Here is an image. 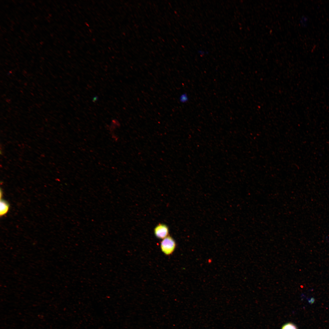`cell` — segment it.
Masks as SVG:
<instances>
[{
  "instance_id": "1",
  "label": "cell",
  "mask_w": 329,
  "mask_h": 329,
  "mask_svg": "<svg viewBox=\"0 0 329 329\" xmlns=\"http://www.w3.org/2000/svg\"><path fill=\"white\" fill-rule=\"evenodd\" d=\"M161 251L166 255L171 254L174 251L176 244L174 239L171 236H168L163 239L161 243Z\"/></svg>"
},
{
  "instance_id": "2",
  "label": "cell",
  "mask_w": 329,
  "mask_h": 329,
  "mask_svg": "<svg viewBox=\"0 0 329 329\" xmlns=\"http://www.w3.org/2000/svg\"><path fill=\"white\" fill-rule=\"evenodd\" d=\"M169 232L168 226L164 224H159L154 229V233L155 236L160 239H163L168 236Z\"/></svg>"
},
{
  "instance_id": "3",
  "label": "cell",
  "mask_w": 329,
  "mask_h": 329,
  "mask_svg": "<svg viewBox=\"0 0 329 329\" xmlns=\"http://www.w3.org/2000/svg\"><path fill=\"white\" fill-rule=\"evenodd\" d=\"M9 208V205L8 203L5 200L1 199L0 200V215L3 216L6 214Z\"/></svg>"
},
{
  "instance_id": "4",
  "label": "cell",
  "mask_w": 329,
  "mask_h": 329,
  "mask_svg": "<svg viewBox=\"0 0 329 329\" xmlns=\"http://www.w3.org/2000/svg\"><path fill=\"white\" fill-rule=\"evenodd\" d=\"M281 329H297L296 326L293 324L289 323L283 326Z\"/></svg>"
},
{
  "instance_id": "5",
  "label": "cell",
  "mask_w": 329,
  "mask_h": 329,
  "mask_svg": "<svg viewBox=\"0 0 329 329\" xmlns=\"http://www.w3.org/2000/svg\"><path fill=\"white\" fill-rule=\"evenodd\" d=\"M188 97L186 94H183L180 97V101L182 102H186L188 100Z\"/></svg>"
}]
</instances>
